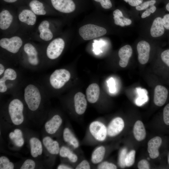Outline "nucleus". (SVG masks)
Listing matches in <instances>:
<instances>
[{
    "label": "nucleus",
    "instance_id": "obj_1",
    "mask_svg": "<svg viewBox=\"0 0 169 169\" xmlns=\"http://www.w3.org/2000/svg\"><path fill=\"white\" fill-rule=\"evenodd\" d=\"M24 98L28 108L32 111L38 108L41 101V96L38 88L32 84L28 85L24 90Z\"/></svg>",
    "mask_w": 169,
    "mask_h": 169
},
{
    "label": "nucleus",
    "instance_id": "obj_2",
    "mask_svg": "<svg viewBox=\"0 0 169 169\" xmlns=\"http://www.w3.org/2000/svg\"><path fill=\"white\" fill-rule=\"evenodd\" d=\"M79 32L83 39L88 40L104 35L106 33L107 30L102 27L88 24L80 27Z\"/></svg>",
    "mask_w": 169,
    "mask_h": 169
},
{
    "label": "nucleus",
    "instance_id": "obj_3",
    "mask_svg": "<svg viewBox=\"0 0 169 169\" xmlns=\"http://www.w3.org/2000/svg\"><path fill=\"white\" fill-rule=\"evenodd\" d=\"M8 109L13 123L16 125L21 124L24 120L23 105L21 101L17 99H13L9 103Z\"/></svg>",
    "mask_w": 169,
    "mask_h": 169
},
{
    "label": "nucleus",
    "instance_id": "obj_4",
    "mask_svg": "<svg viewBox=\"0 0 169 169\" xmlns=\"http://www.w3.org/2000/svg\"><path fill=\"white\" fill-rule=\"evenodd\" d=\"M70 76L69 71L66 69H56L50 77V83L54 89H59L63 87L69 80Z\"/></svg>",
    "mask_w": 169,
    "mask_h": 169
},
{
    "label": "nucleus",
    "instance_id": "obj_5",
    "mask_svg": "<svg viewBox=\"0 0 169 169\" xmlns=\"http://www.w3.org/2000/svg\"><path fill=\"white\" fill-rule=\"evenodd\" d=\"M64 45V42L62 38H57L53 40L47 48L46 54L48 58L51 59L58 58L61 54Z\"/></svg>",
    "mask_w": 169,
    "mask_h": 169
},
{
    "label": "nucleus",
    "instance_id": "obj_6",
    "mask_svg": "<svg viewBox=\"0 0 169 169\" xmlns=\"http://www.w3.org/2000/svg\"><path fill=\"white\" fill-rule=\"evenodd\" d=\"M21 38L17 36L10 38H3L0 40V46L3 48L13 54L17 53L22 45Z\"/></svg>",
    "mask_w": 169,
    "mask_h": 169
},
{
    "label": "nucleus",
    "instance_id": "obj_7",
    "mask_svg": "<svg viewBox=\"0 0 169 169\" xmlns=\"http://www.w3.org/2000/svg\"><path fill=\"white\" fill-rule=\"evenodd\" d=\"M90 131L95 138L99 141H103L106 138L107 129L105 125L99 121H94L89 126Z\"/></svg>",
    "mask_w": 169,
    "mask_h": 169
},
{
    "label": "nucleus",
    "instance_id": "obj_8",
    "mask_svg": "<svg viewBox=\"0 0 169 169\" xmlns=\"http://www.w3.org/2000/svg\"><path fill=\"white\" fill-rule=\"evenodd\" d=\"M138 53V60L141 64H144L148 61L150 51V46L146 41L141 40L139 41L137 45Z\"/></svg>",
    "mask_w": 169,
    "mask_h": 169
},
{
    "label": "nucleus",
    "instance_id": "obj_9",
    "mask_svg": "<svg viewBox=\"0 0 169 169\" xmlns=\"http://www.w3.org/2000/svg\"><path fill=\"white\" fill-rule=\"evenodd\" d=\"M53 7L57 10L63 13H69L73 12L75 5L72 0H51Z\"/></svg>",
    "mask_w": 169,
    "mask_h": 169
},
{
    "label": "nucleus",
    "instance_id": "obj_10",
    "mask_svg": "<svg viewBox=\"0 0 169 169\" xmlns=\"http://www.w3.org/2000/svg\"><path fill=\"white\" fill-rule=\"evenodd\" d=\"M124 126L123 120L120 117H116L109 123L107 129V134L111 137L116 136L122 131Z\"/></svg>",
    "mask_w": 169,
    "mask_h": 169
},
{
    "label": "nucleus",
    "instance_id": "obj_11",
    "mask_svg": "<svg viewBox=\"0 0 169 169\" xmlns=\"http://www.w3.org/2000/svg\"><path fill=\"white\" fill-rule=\"evenodd\" d=\"M168 91L164 86L157 85L155 88L154 102L155 105L161 106L166 102L167 99Z\"/></svg>",
    "mask_w": 169,
    "mask_h": 169
},
{
    "label": "nucleus",
    "instance_id": "obj_12",
    "mask_svg": "<svg viewBox=\"0 0 169 169\" xmlns=\"http://www.w3.org/2000/svg\"><path fill=\"white\" fill-rule=\"evenodd\" d=\"M75 110L78 115H81L85 112L87 102L84 95L81 92L76 93L74 97Z\"/></svg>",
    "mask_w": 169,
    "mask_h": 169
},
{
    "label": "nucleus",
    "instance_id": "obj_13",
    "mask_svg": "<svg viewBox=\"0 0 169 169\" xmlns=\"http://www.w3.org/2000/svg\"><path fill=\"white\" fill-rule=\"evenodd\" d=\"M161 142V139L159 136L155 137L148 141L147 151L151 158L155 159L158 156L159 154L158 149Z\"/></svg>",
    "mask_w": 169,
    "mask_h": 169
},
{
    "label": "nucleus",
    "instance_id": "obj_14",
    "mask_svg": "<svg viewBox=\"0 0 169 169\" xmlns=\"http://www.w3.org/2000/svg\"><path fill=\"white\" fill-rule=\"evenodd\" d=\"M132 53V48L129 45H126L120 49L118 55L120 58L119 64L121 67L124 68L127 66Z\"/></svg>",
    "mask_w": 169,
    "mask_h": 169
},
{
    "label": "nucleus",
    "instance_id": "obj_15",
    "mask_svg": "<svg viewBox=\"0 0 169 169\" xmlns=\"http://www.w3.org/2000/svg\"><path fill=\"white\" fill-rule=\"evenodd\" d=\"M23 49L28 56V62L33 65H37L39 63L38 52L35 47L30 43H26L24 45Z\"/></svg>",
    "mask_w": 169,
    "mask_h": 169
},
{
    "label": "nucleus",
    "instance_id": "obj_16",
    "mask_svg": "<svg viewBox=\"0 0 169 169\" xmlns=\"http://www.w3.org/2000/svg\"><path fill=\"white\" fill-rule=\"evenodd\" d=\"M62 121V119L59 115H55L46 123L45 128L46 131L49 134L55 133L60 126Z\"/></svg>",
    "mask_w": 169,
    "mask_h": 169
},
{
    "label": "nucleus",
    "instance_id": "obj_17",
    "mask_svg": "<svg viewBox=\"0 0 169 169\" xmlns=\"http://www.w3.org/2000/svg\"><path fill=\"white\" fill-rule=\"evenodd\" d=\"M100 93L99 87L96 83L90 84L86 91L87 98L90 103H95L99 99Z\"/></svg>",
    "mask_w": 169,
    "mask_h": 169
},
{
    "label": "nucleus",
    "instance_id": "obj_18",
    "mask_svg": "<svg viewBox=\"0 0 169 169\" xmlns=\"http://www.w3.org/2000/svg\"><path fill=\"white\" fill-rule=\"evenodd\" d=\"M165 32V28L162 22V18L157 17L153 21L150 29V34L154 38L161 36Z\"/></svg>",
    "mask_w": 169,
    "mask_h": 169
},
{
    "label": "nucleus",
    "instance_id": "obj_19",
    "mask_svg": "<svg viewBox=\"0 0 169 169\" xmlns=\"http://www.w3.org/2000/svg\"><path fill=\"white\" fill-rule=\"evenodd\" d=\"M17 75L16 71L11 68H8L4 73L3 76L0 79V92L4 93L7 90L5 84V82L7 80H14L17 78Z\"/></svg>",
    "mask_w": 169,
    "mask_h": 169
},
{
    "label": "nucleus",
    "instance_id": "obj_20",
    "mask_svg": "<svg viewBox=\"0 0 169 169\" xmlns=\"http://www.w3.org/2000/svg\"><path fill=\"white\" fill-rule=\"evenodd\" d=\"M19 20L21 22L28 25H34L36 21V17L35 14L28 9H24L19 14Z\"/></svg>",
    "mask_w": 169,
    "mask_h": 169
},
{
    "label": "nucleus",
    "instance_id": "obj_21",
    "mask_svg": "<svg viewBox=\"0 0 169 169\" xmlns=\"http://www.w3.org/2000/svg\"><path fill=\"white\" fill-rule=\"evenodd\" d=\"M43 143L48 151L52 154H58L60 150L58 142L53 140L50 137H44L43 140Z\"/></svg>",
    "mask_w": 169,
    "mask_h": 169
},
{
    "label": "nucleus",
    "instance_id": "obj_22",
    "mask_svg": "<svg viewBox=\"0 0 169 169\" xmlns=\"http://www.w3.org/2000/svg\"><path fill=\"white\" fill-rule=\"evenodd\" d=\"M29 142L32 156L33 157H36L41 155L43 148L40 141L37 138L32 137L30 139Z\"/></svg>",
    "mask_w": 169,
    "mask_h": 169
},
{
    "label": "nucleus",
    "instance_id": "obj_23",
    "mask_svg": "<svg viewBox=\"0 0 169 169\" xmlns=\"http://www.w3.org/2000/svg\"><path fill=\"white\" fill-rule=\"evenodd\" d=\"M133 132L135 138L138 141H141L145 138L146 131L144 125L141 121L138 120L135 122Z\"/></svg>",
    "mask_w": 169,
    "mask_h": 169
},
{
    "label": "nucleus",
    "instance_id": "obj_24",
    "mask_svg": "<svg viewBox=\"0 0 169 169\" xmlns=\"http://www.w3.org/2000/svg\"><path fill=\"white\" fill-rule=\"evenodd\" d=\"M13 16L9 12L5 10L0 13V28L2 30L8 29L11 24Z\"/></svg>",
    "mask_w": 169,
    "mask_h": 169
},
{
    "label": "nucleus",
    "instance_id": "obj_25",
    "mask_svg": "<svg viewBox=\"0 0 169 169\" xmlns=\"http://www.w3.org/2000/svg\"><path fill=\"white\" fill-rule=\"evenodd\" d=\"M63 138L64 141L72 145L75 148L79 146V142L73 133L68 128H65L63 131Z\"/></svg>",
    "mask_w": 169,
    "mask_h": 169
},
{
    "label": "nucleus",
    "instance_id": "obj_26",
    "mask_svg": "<svg viewBox=\"0 0 169 169\" xmlns=\"http://www.w3.org/2000/svg\"><path fill=\"white\" fill-rule=\"evenodd\" d=\"M105 152V148L100 146L97 148L93 152L91 157V160L94 164L100 162L103 160Z\"/></svg>",
    "mask_w": 169,
    "mask_h": 169
},
{
    "label": "nucleus",
    "instance_id": "obj_27",
    "mask_svg": "<svg viewBox=\"0 0 169 169\" xmlns=\"http://www.w3.org/2000/svg\"><path fill=\"white\" fill-rule=\"evenodd\" d=\"M29 6L32 11L36 15H44L46 13L43 4L37 0H32L29 3Z\"/></svg>",
    "mask_w": 169,
    "mask_h": 169
},
{
    "label": "nucleus",
    "instance_id": "obj_28",
    "mask_svg": "<svg viewBox=\"0 0 169 169\" xmlns=\"http://www.w3.org/2000/svg\"><path fill=\"white\" fill-rule=\"evenodd\" d=\"M9 137L17 146H22L24 144V141L21 131L18 129H15L13 132H11Z\"/></svg>",
    "mask_w": 169,
    "mask_h": 169
},
{
    "label": "nucleus",
    "instance_id": "obj_29",
    "mask_svg": "<svg viewBox=\"0 0 169 169\" xmlns=\"http://www.w3.org/2000/svg\"><path fill=\"white\" fill-rule=\"evenodd\" d=\"M59 153L61 156L67 157L72 162H75L77 161V156L73 153L68 148L65 146H63L61 148Z\"/></svg>",
    "mask_w": 169,
    "mask_h": 169
},
{
    "label": "nucleus",
    "instance_id": "obj_30",
    "mask_svg": "<svg viewBox=\"0 0 169 169\" xmlns=\"http://www.w3.org/2000/svg\"><path fill=\"white\" fill-rule=\"evenodd\" d=\"M14 168L13 164L10 162L7 157L5 156L0 157V169H13Z\"/></svg>",
    "mask_w": 169,
    "mask_h": 169
},
{
    "label": "nucleus",
    "instance_id": "obj_31",
    "mask_svg": "<svg viewBox=\"0 0 169 169\" xmlns=\"http://www.w3.org/2000/svg\"><path fill=\"white\" fill-rule=\"evenodd\" d=\"M39 36L43 40L48 41L51 40L53 37V34L49 28H44L39 31Z\"/></svg>",
    "mask_w": 169,
    "mask_h": 169
},
{
    "label": "nucleus",
    "instance_id": "obj_32",
    "mask_svg": "<svg viewBox=\"0 0 169 169\" xmlns=\"http://www.w3.org/2000/svg\"><path fill=\"white\" fill-rule=\"evenodd\" d=\"M136 151L132 150L127 154L125 159L126 166L130 167L132 166L135 162Z\"/></svg>",
    "mask_w": 169,
    "mask_h": 169
},
{
    "label": "nucleus",
    "instance_id": "obj_33",
    "mask_svg": "<svg viewBox=\"0 0 169 169\" xmlns=\"http://www.w3.org/2000/svg\"><path fill=\"white\" fill-rule=\"evenodd\" d=\"M156 3V1L155 0L147 1L136 6V8L138 11L144 10L146 9L149 7L154 5Z\"/></svg>",
    "mask_w": 169,
    "mask_h": 169
},
{
    "label": "nucleus",
    "instance_id": "obj_34",
    "mask_svg": "<svg viewBox=\"0 0 169 169\" xmlns=\"http://www.w3.org/2000/svg\"><path fill=\"white\" fill-rule=\"evenodd\" d=\"M127 155V149H123L121 151L119 157V164L121 168H124L126 166L125 164V159Z\"/></svg>",
    "mask_w": 169,
    "mask_h": 169
},
{
    "label": "nucleus",
    "instance_id": "obj_35",
    "mask_svg": "<svg viewBox=\"0 0 169 169\" xmlns=\"http://www.w3.org/2000/svg\"><path fill=\"white\" fill-rule=\"evenodd\" d=\"M35 166V162L31 159L25 161L20 168L21 169H33Z\"/></svg>",
    "mask_w": 169,
    "mask_h": 169
},
{
    "label": "nucleus",
    "instance_id": "obj_36",
    "mask_svg": "<svg viewBox=\"0 0 169 169\" xmlns=\"http://www.w3.org/2000/svg\"><path fill=\"white\" fill-rule=\"evenodd\" d=\"M99 169H115L116 166L114 164L107 161H104L100 163L98 166Z\"/></svg>",
    "mask_w": 169,
    "mask_h": 169
},
{
    "label": "nucleus",
    "instance_id": "obj_37",
    "mask_svg": "<svg viewBox=\"0 0 169 169\" xmlns=\"http://www.w3.org/2000/svg\"><path fill=\"white\" fill-rule=\"evenodd\" d=\"M163 118L165 123L169 125V103L166 105L164 108Z\"/></svg>",
    "mask_w": 169,
    "mask_h": 169
},
{
    "label": "nucleus",
    "instance_id": "obj_38",
    "mask_svg": "<svg viewBox=\"0 0 169 169\" xmlns=\"http://www.w3.org/2000/svg\"><path fill=\"white\" fill-rule=\"evenodd\" d=\"M161 58L162 61L169 67V49L166 50L161 53Z\"/></svg>",
    "mask_w": 169,
    "mask_h": 169
},
{
    "label": "nucleus",
    "instance_id": "obj_39",
    "mask_svg": "<svg viewBox=\"0 0 169 169\" xmlns=\"http://www.w3.org/2000/svg\"><path fill=\"white\" fill-rule=\"evenodd\" d=\"M100 2L102 7L105 9L110 8L112 6V3L110 0H94Z\"/></svg>",
    "mask_w": 169,
    "mask_h": 169
},
{
    "label": "nucleus",
    "instance_id": "obj_40",
    "mask_svg": "<svg viewBox=\"0 0 169 169\" xmlns=\"http://www.w3.org/2000/svg\"><path fill=\"white\" fill-rule=\"evenodd\" d=\"M137 167L139 169H148L150 168L149 164L148 161L145 159L140 161L138 163Z\"/></svg>",
    "mask_w": 169,
    "mask_h": 169
},
{
    "label": "nucleus",
    "instance_id": "obj_41",
    "mask_svg": "<svg viewBox=\"0 0 169 169\" xmlns=\"http://www.w3.org/2000/svg\"><path fill=\"white\" fill-rule=\"evenodd\" d=\"M90 166L89 162L86 160H84L76 167V169H90Z\"/></svg>",
    "mask_w": 169,
    "mask_h": 169
},
{
    "label": "nucleus",
    "instance_id": "obj_42",
    "mask_svg": "<svg viewBox=\"0 0 169 169\" xmlns=\"http://www.w3.org/2000/svg\"><path fill=\"white\" fill-rule=\"evenodd\" d=\"M162 22L164 28L169 30V13L164 16L162 18Z\"/></svg>",
    "mask_w": 169,
    "mask_h": 169
},
{
    "label": "nucleus",
    "instance_id": "obj_43",
    "mask_svg": "<svg viewBox=\"0 0 169 169\" xmlns=\"http://www.w3.org/2000/svg\"><path fill=\"white\" fill-rule=\"evenodd\" d=\"M126 3L133 7H136L142 3L143 0H124Z\"/></svg>",
    "mask_w": 169,
    "mask_h": 169
},
{
    "label": "nucleus",
    "instance_id": "obj_44",
    "mask_svg": "<svg viewBox=\"0 0 169 169\" xmlns=\"http://www.w3.org/2000/svg\"><path fill=\"white\" fill-rule=\"evenodd\" d=\"M49 22L47 20H44L42 21L39 25L38 29L39 31L43 29L49 28Z\"/></svg>",
    "mask_w": 169,
    "mask_h": 169
},
{
    "label": "nucleus",
    "instance_id": "obj_45",
    "mask_svg": "<svg viewBox=\"0 0 169 169\" xmlns=\"http://www.w3.org/2000/svg\"><path fill=\"white\" fill-rule=\"evenodd\" d=\"M110 92L114 93L115 91V84L114 79L111 78L108 82Z\"/></svg>",
    "mask_w": 169,
    "mask_h": 169
},
{
    "label": "nucleus",
    "instance_id": "obj_46",
    "mask_svg": "<svg viewBox=\"0 0 169 169\" xmlns=\"http://www.w3.org/2000/svg\"><path fill=\"white\" fill-rule=\"evenodd\" d=\"M113 18L114 20L115 23L116 25L121 27L125 26V25L123 21L122 18L114 16Z\"/></svg>",
    "mask_w": 169,
    "mask_h": 169
},
{
    "label": "nucleus",
    "instance_id": "obj_47",
    "mask_svg": "<svg viewBox=\"0 0 169 169\" xmlns=\"http://www.w3.org/2000/svg\"><path fill=\"white\" fill-rule=\"evenodd\" d=\"M113 15L114 16L120 18H123L124 17L122 12L118 9H116L114 11Z\"/></svg>",
    "mask_w": 169,
    "mask_h": 169
},
{
    "label": "nucleus",
    "instance_id": "obj_48",
    "mask_svg": "<svg viewBox=\"0 0 169 169\" xmlns=\"http://www.w3.org/2000/svg\"><path fill=\"white\" fill-rule=\"evenodd\" d=\"M151 13L149 8L146 9L142 14L141 18H145L149 16L151 14Z\"/></svg>",
    "mask_w": 169,
    "mask_h": 169
},
{
    "label": "nucleus",
    "instance_id": "obj_49",
    "mask_svg": "<svg viewBox=\"0 0 169 169\" xmlns=\"http://www.w3.org/2000/svg\"><path fill=\"white\" fill-rule=\"evenodd\" d=\"M122 20L123 23L125 26L129 25H130L132 23V21L130 19L124 17H123Z\"/></svg>",
    "mask_w": 169,
    "mask_h": 169
},
{
    "label": "nucleus",
    "instance_id": "obj_50",
    "mask_svg": "<svg viewBox=\"0 0 169 169\" xmlns=\"http://www.w3.org/2000/svg\"><path fill=\"white\" fill-rule=\"evenodd\" d=\"M58 169H70L72 168L67 166L64 165H60L58 167Z\"/></svg>",
    "mask_w": 169,
    "mask_h": 169
},
{
    "label": "nucleus",
    "instance_id": "obj_51",
    "mask_svg": "<svg viewBox=\"0 0 169 169\" xmlns=\"http://www.w3.org/2000/svg\"><path fill=\"white\" fill-rule=\"evenodd\" d=\"M149 9L151 11V13H152L156 11V6L154 5L151 6Z\"/></svg>",
    "mask_w": 169,
    "mask_h": 169
},
{
    "label": "nucleus",
    "instance_id": "obj_52",
    "mask_svg": "<svg viewBox=\"0 0 169 169\" xmlns=\"http://www.w3.org/2000/svg\"><path fill=\"white\" fill-rule=\"evenodd\" d=\"M4 71V67L3 65L2 64H0V75L2 74Z\"/></svg>",
    "mask_w": 169,
    "mask_h": 169
},
{
    "label": "nucleus",
    "instance_id": "obj_53",
    "mask_svg": "<svg viewBox=\"0 0 169 169\" xmlns=\"http://www.w3.org/2000/svg\"><path fill=\"white\" fill-rule=\"evenodd\" d=\"M4 1L9 3H12L16 1L17 0H3Z\"/></svg>",
    "mask_w": 169,
    "mask_h": 169
},
{
    "label": "nucleus",
    "instance_id": "obj_54",
    "mask_svg": "<svg viewBox=\"0 0 169 169\" xmlns=\"http://www.w3.org/2000/svg\"><path fill=\"white\" fill-rule=\"evenodd\" d=\"M166 9L169 12V2L166 4Z\"/></svg>",
    "mask_w": 169,
    "mask_h": 169
},
{
    "label": "nucleus",
    "instance_id": "obj_55",
    "mask_svg": "<svg viewBox=\"0 0 169 169\" xmlns=\"http://www.w3.org/2000/svg\"><path fill=\"white\" fill-rule=\"evenodd\" d=\"M168 163H169V154L168 156Z\"/></svg>",
    "mask_w": 169,
    "mask_h": 169
}]
</instances>
